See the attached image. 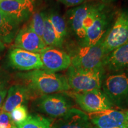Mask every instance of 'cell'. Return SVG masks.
I'll use <instances>...</instances> for the list:
<instances>
[{"mask_svg":"<svg viewBox=\"0 0 128 128\" xmlns=\"http://www.w3.org/2000/svg\"><path fill=\"white\" fill-rule=\"evenodd\" d=\"M18 76L33 96L58 93L71 89L66 76L43 69L18 74Z\"/></svg>","mask_w":128,"mask_h":128,"instance_id":"cell-1","label":"cell"},{"mask_svg":"<svg viewBox=\"0 0 128 128\" xmlns=\"http://www.w3.org/2000/svg\"><path fill=\"white\" fill-rule=\"evenodd\" d=\"M105 75L103 66L92 70H82L70 66L66 77L70 88L76 92H85L100 89Z\"/></svg>","mask_w":128,"mask_h":128,"instance_id":"cell-2","label":"cell"},{"mask_svg":"<svg viewBox=\"0 0 128 128\" xmlns=\"http://www.w3.org/2000/svg\"><path fill=\"white\" fill-rule=\"evenodd\" d=\"M103 40L94 45L79 46L70 55L71 66L82 70H92L103 66V60L106 56Z\"/></svg>","mask_w":128,"mask_h":128,"instance_id":"cell-3","label":"cell"},{"mask_svg":"<svg viewBox=\"0 0 128 128\" xmlns=\"http://www.w3.org/2000/svg\"><path fill=\"white\" fill-rule=\"evenodd\" d=\"M102 88L113 105L124 104L128 98V69L105 75Z\"/></svg>","mask_w":128,"mask_h":128,"instance_id":"cell-4","label":"cell"},{"mask_svg":"<svg viewBox=\"0 0 128 128\" xmlns=\"http://www.w3.org/2000/svg\"><path fill=\"white\" fill-rule=\"evenodd\" d=\"M33 104L36 111L56 119L73 108V103L68 96L60 92L39 96Z\"/></svg>","mask_w":128,"mask_h":128,"instance_id":"cell-5","label":"cell"},{"mask_svg":"<svg viewBox=\"0 0 128 128\" xmlns=\"http://www.w3.org/2000/svg\"><path fill=\"white\" fill-rule=\"evenodd\" d=\"M70 96L83 111L87 113H94L111 109V103L103 90H95L85 92H73Z\"/></svg>","mask_w":128,"mask_h":128,"instance_id":"cell-6","label":"cell"},{"mask_svg":"<svg viewBox=\"0 0 128 128\" xmlns=\"http://www.w3.org/2000/svg\"><path fill=\"white\" fill-rule=\"evenodd\" d=\"M128 42V10H124L117 16L114 23L103 40V46L106 55Z\"/></svg>","mask_w":128,"mask_h":128,"instance_id":"cell-7","label":"cell"},{"mask_svg":"<svg viewBox=\"0 0 128 128\" xmlns=\"http://www.w3.org/2000/svg\"><path fill=\"white\" fill-rule=\"evenodd\" d=\"M39 54L43 64V70L56 72L68 69L71 65V56L60 48L46 46Z\"/></svg>","mask_w":128,"mask_h":128,"instance_id":"cell-8","label":"cell"},{"mask_svg":"<svg viewBox=\"0 0 128 128\" xmlns=\"http://www.w3.org/2000/svg\"><path fill=\"white\" fill-rule=\"evenodd\" d=\"M0 10L14 23L20 25L31 17L34 6L32 0H2Z\"/></svg>","mask_w":128,"mask_h":128,"instance_id":"cell-9","label":"cell"},{"mask_svg":"<svg viewBox=\"0 0 128 128\" xmlns=\"http://www.w3.org/2000/svg\"><path fill=\"white\" fill-rule=\"evenodd\" d=\"M8 62L11 66L20 71H32L43 68L39 53H33L14 48L10 50Z\"/></svg>","mask_w":128,"mask_h":128,"instance_id":"cell-10","label":"cell"},{"mask_svg":"<svg viewBox=\"0 0 128 128\" xmlns=\"http://www.w3.org/2000/svg\"><path fill=\"white\" fill-rule=\"evenodd\" d=\"M92 124L97 128H118L128 126L125 112L108 109L88 114Z\"/></svg>","mask_w":128,"mask_h":128,"instance_id":"cell-11","label":"cell"},{"mask_svg":"<svg viewBox=\"0 0 128 128\" xmlns=\"http://www.w3.org/2000/svg\"><path fill=\"white\" fill-rule=\"evenodd\" d=\"M104 9V8L96 16L93 23L87 31L81 45H94L105 38L109 30V19Z\"/></svg>","mask_w":128,"mask_h":128,"instance_id":"cell-12","label":"cell"},{"mask_svg":"<svg viewBox=\"0 0 128 128\" xmlns=\"http://www.w3.org/2000/svg\"><path fill=\"white\" fill-rule=\"evenodd\" d=\"M14 46L16 48L33 53H39L46 47L42 38L28 26L18 30L14 39Z\"/></svg>","mask_w":128,"mask_h":128,"instance_id":"cell-13","label":"cell"},{"mask_svg":"<svg viewBox=\"0 0 128 128\" xmlns=\"http://www.w3.org/2000/svg\"><path fill=\"white\" fill-rule=\"evenodd\" d=\"M88 114L82 110L72 108L65 114L56 118L50 128H92Z\"/></svg>","mask_w":128,"mask_h":128,"instance_id":"cell-14","label":"cell"},{"mask_svg":"<svg viewBox=\"0 0 128 128\" xmlns=\"http://www.w3.org/2000/svg\"><path fill=\"white\" fill-rule=\"evenodd\" d=\"M33 96V93L25 85H13L8 90L1 111L10 113L18 106L26 104Z\"/></svg>","mask_w":128,"mask_h":128,"instance_id":"cell-15","label":"cell"},{"mask_svg":"<svg viewBox=\"0 0 128 128\" xmlns=\"http://www.w3.org/2000/svg\"><path fill=\"white\" fill-rule=\"evenodd\" d=\"M103 66L111 72L128 69V42L106 56Z\"/></svg>","mask_w":128,"mask_h":128,"instance_id":"cell-16","label":"cell"},{"mask_svg":"<svg viewBox=\"0 0 128 128\" xmlns=\"http://www.w3.org/2000/svg\"><path fill=\"white\" fill-rule=\"evenodd\" d=\"M92 6L93 4H82L70 10L67 12L72 29L78 39L82 41L84 39L86 34L83 27V23Z\"/></svg>","mask_w":128,"mask_h":128,"instance_id":"cell-17","label":"cell"},{"mask_svg":"<svg viewBox=\"0 0 128 128\" xmlns=\"http://www.w3.org/2000/svg\"><path fill=\"white\" fill-rule=\"evenodd\" d=\"M18 26L0 10V40L2 42H12L18 33Z\"/></svg>","mask_w":128,"mask_h":128,"instance_id":"cell-18","label":"cell"},{"mask_svg":"<svg viewBox=\"0 0 128 128\" xmlns=\"http://www.w3.org/2000/svg\"><path fill=\"white\" fill-rule=\"evenodd\" d=\"M42 39L46 46L61 48L63 42L60 41L53 28L52 24L48 18V14L44 16V25Z\"/></svg>","mask_w":128,"mask_h":128,"instance_id":"cell-19","label":"cell"},{"mask_svg":"<svg viewBox=\"0 0 128 128\" xmlns=\"http://www.w3.org/2000/svg\"><path fill=\"white\" fill-rule=\"evenodd\" d=\"M52 122L42 115L31 114L22 124L16 125L17 128H50Z\"/></svg>","mask_w":128,"mask_h":128,"instance_id":"cell-20","label":"cell"},{"mask_svg":"<svg viewBox=\"0 0 128 128\" xmlns=\"http://www.w3.org/2000/svg\"><path fill=\"white\" fill-rule=\"evenodd\" d=\"M48 16L58 37L64 42L67 35V26L65 20L58 13L54 12L48 14Z\"/></svg>","mask_w":128,"mask_h":128,"instance_id":"cell-21","label":"cell"},{"mask_svg":"<svg viewBox=\"0 0 128 128\" xmlns=\"http://www.w3.org/2000/svg\"><path fill=\"white\" fill-rule=\"evenodd\" d=\"M45 14V12H33L31 16L30 23L28 25V26L33 32L42 38L44 30Z\"/></svg>","mask_w":128,"mask_h":128,"instance_id":"cell-22","label":"cell"},{"mask_svg":"<svg viewBox=\"0 0 128 128\" xmlns=\"http://www.w3.org/2000/svg\"><path fill=\"white\" fill-rule=\"evenodd\" d=\"M28 115L29 114L26 105L18 106L10 113L11 119L15 125H17L24 122L28 119Z\"/></svg>","mask_w":128,"mask_h":128,"instance_id":"cell-23","label":"cell"},{"mask_svg":"<svg viewBox=\"0 0 128 128\" xmlns=\"http://www.w3.org/2000/svg\"><path fill=\"white\" fill-rule=\"evenodd\" d=\"M14 124L12 120L10 113L0 112V128H12Z\"/></svg>","mask_w":128,"mask_h":128,"instance_id":"cell-24","label":"cell"},{"mask_svg":"<svg viewBox=\"0 0 128 128\" xmlns=\"http://www.w3.org/2000/svg\"><path fill=\"white\" fill-rule=\"evenodd\" d=\"M7 82L6 80H1L0 78V108H2L5 98L7 96Z\"/></svg>","mask_w":128,"mask_h":128,"instance_id":"cell-25","label":"cell"},{"mask_svg":"<svg viewBox=\"0 0 128 128\" xmlns=\"http://www.w3.org/2000/svg\"><path fill=\"white\" fill-rule=\"evenodd\" d=\"M61 2L62 4L65 5L68 7H77L78 6L84 4L85 2L88 0H58Z\"/></svg>","mask_w":128,"mask_h":128,"instance_id":"cell-26","label":"cell"},{"mask_svg":"<svg viewBox=\"0 0 128 128\" xmlns=\"http://www.w3.org/2000/svg\"><path fill=\"white\" fill-rule=\"evenodd\" d=\"M4 49H5L4 44L0 40V53H1V52H2V51L4 50Z\"/></svg>","mask_w":128,"mask_h":128,"instance_id":"cell-27","label":"cell"},{"mask_svg":"<svg viewBox=\"0 0 128 128\" xmlns=\"http://www.w3.org/2000/svg\"><path fill=\"white\" fill-rule=\"evenodd\" d=\"M126 113V120H127L128 123V111L125 112Z\"/></svg>","mask_w":128,"mask_h":128,"instance_id":"cell-28","label":"cell"},{"mask_svg":"<svg viewBox=\"0 0 128 128\" xmlns=\"http://www.w3.org/2000/svg\"><path fill=\"white\" fill-rule=\"evenodd\" d=\"M92 128H96V127H93V126H92ZM128 128V126H124V127H121V128Z\"/></svg>","mask_w":128,"mask_h":128,"instance_id":"cell-29","label":"cell"},{"mask_svg":"<svg viewBox=\"0 0 128 128\" xmlns=\"http://www.w3.org/2000/svg\"><path fill=\"white\" fill-rule=\"evenodd\" d=\"M12 128H17V126L15 125V124H13V125H12Z\"/></svg>","mask_w":128,"mask_h":128,"instance_id":"cell-30","label":"cell"},{"mask_svg":"<svg viewBox=\"0 0 128 128\" xmlns=\"http://www.w3.org/2000/svg\"><path fill=\"white\" fill-rule=\"evenodd\" d=\"M4 1H12V0H4Z\"/></svg>","mask_w":128,"mask_h":128,"instance_id":"cell-31","label":"cell"},{"mask_svg":"<svg viewBox=\"0 0 128 128\" xmlns=\"http://www.w3.org/2000/svg\"><path fill=\"white\" fill-rule=\"evenodd\" d=\"M101 1H106V0H101Z\"/></svg>","mask_w":128,"mask_h":128,"instance_id":"cell-32","label":"cell"},{"mask_svg":"<svg viewBox=\"0 0 128 128\" xmlns=\"http://www.w3.org/2000/svg\"><path fill=\"white\" fill-rule=\"evenodd\" d=\"M2 1V0H0V1Z\"/></svg>","mask_w":128,"mask_h":128,"instance_id":"cell-33","label":"cell"}]
</instances>
